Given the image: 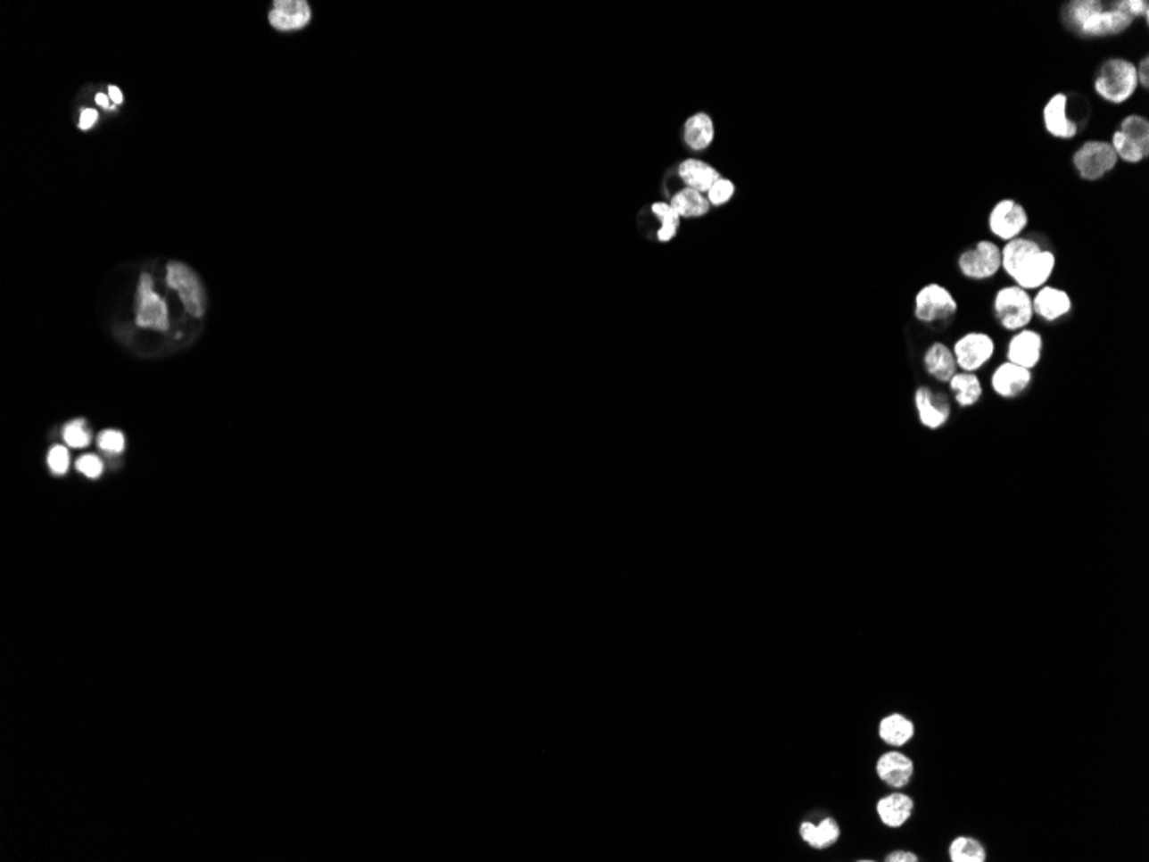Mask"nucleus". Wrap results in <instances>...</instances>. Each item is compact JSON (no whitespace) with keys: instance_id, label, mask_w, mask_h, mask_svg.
<instances>
[{"instance_id":"nucleus-29","label":"nucleus","mask_w":1149,"mask_h":862,"mask_svg":"<svg viewBox=\"0 0 1149 862\" xmlns=\"http://www.w3.org/2000/svg\"><path fill=\"white\" fill-rule=\"evenodd\" d=\"M652 211H654V214H656V216L659 217V219L663 220V228L659 229V240H671V238L674 236V233H676L678 219H680V216L673 211V207H671V205H666V203H656V205L652 207Z\"/></svg>"},{"instance_id":"nucleus-19","label":"nucleus","mask_w":1149,"mask_h":862,"mask_svg":"<svg viewBox=\"0 0 1149 862\" xmlns=\"http://www.w3.org/2000/svg\"><path fill=\"white\" fill-rule=\"evenodd\" d=\"M1072 309V300L1067 291L1054 286L1039 287L1037 294L1032 300V311L1041 319L1054 322L1067 315Z\"/></svg>"},{"instance_id":"nucleus-36","label":"nucleus","mask_w":1149,"mask_h":862,"mask_svg":"<svg viewBox=\"0 0 1149 862\" xmlns=\"http://www.w3.org/2000/svg\"><path fill=\"white\" fill-rule=\"evenodd\" d=\"M96 120H98L96 111H94V109H83V111H81V118H79V128H81L83 131H87V129H90V128L95 124Z\"/></svg>"},{"instance_id":"nucleus-27","label":"nucleus","mask_w":1149,"mask_h":862,"mask_svg":"<svg viewBox=\"0 0 1149 862\" xmlns=\"http://www.w3.org/2000/svg\"><path fill=\"white\" fill-rule=\"evenodd\" d=\"M715 137V128L713 120H709L706 114H695L690 118L687 126H685V138L687 144L690 145L695 150L706 148L707 145L713 142Z\"/></svg>"},{"instance_id":"nucleus-5","label":"nucleus","mask_w":1149,"mask_h":862,"mask_svg":"<svg viewBox=\"0 0 1149 862\" xmlns=\"http://www.w3.org/2000/svg\"><path fill=\"white\" fill-rule=\"evenodd\" d=\"M1117 162H1119V157L1113 146L1110 142H1103V140H1089L1080 145L1072 157L1074 168L1078 170L1079 176L1086 181L1102 179L1108 172L1117 168Z\"/></svg>"},{"instance_id":"nucleus-7","label":"nucleus","mask_w":1149,"mask_h":862,"mask_svg":"<svg viewBox=\"0 0 1149 862\" xmlns=\"http://www.w3.org/2000/svg\"><path fill=\"white\" fill-rule=\"evenodd\" d=\"M958 269L969 279H989L1002 269V250L993 241H980L976 246L960 253Z\"/></svg>"},{"instance_id":"nucleus-2","label":"nucleus","mask_w":1149,"mask_h":862,"mask_svg":"<svg viewBox=\"0 0 1149 862\" xmlns=\"http://www.w3.org/2000/svg\"><path fill=\"white\" fill-rule=\"evenodd\" d=\"M1056 259L1037 241L1015 238L1006 241L1002 250V267L1022 289H1039L1054 274Z\"/></svg>"},{"instance_id":"nucleus-11","label":"nucleus","mask_w":1149,"mask_h":862,"mask_svg":"<svg viewBox=\"0 0 1149 862\" xmlns=\"http://www.w3.org/2000/svg\"><path fill=\"white\" fill-rule=\"evenodd\" d=\"M952 352L963 372H976L993 357L995 343L984 333H969L958 339Z\"/></svg>"},{"instance_id":"nucleus-6","label":"nucleus","mask_w":1149,"mask_h":862,"mask_svg":"<svg viewBox=\"0 0 1149 862\" xmlns=\"http://www.w3.org/2000/svg\"><path fill=\"white\" fill-rule=\"evenodd\" d=\"M995 315L1008 331H1021L1032 320V298L1019 286L1002 287L995 296Z\"/></svg>"},{"instance_id":"nucleus-38","label":"nucleus","mask_w":1149,"mask_h":862,"mask_svg":"<svg viewBox=\"0 0 1149 862\" xmlns=\"http://www.w3.org/2000/svg\"><path fill=\"white\" fill-rule=\"evenodd\" d=\"M109 98H111L114 104H118V105L122 104V94H120V90L118 87H109Z\"/></svg>"},{"instance_id":"nucleus-18","label":"nucleus","mask_w":1149,"mask_h":862,"mask_svg":"<svg viewBox=\"0 0 1149 862\" xmlns=\"http://www.w3.org/2000/svg\"><path fill=\"white\" fill-rule=\"evenodd\" d=\"M915 407L919 411V419H921L922 426H926L930 429L943 427L946 424L948 417H950L948 402L939 394H933L931 389L926 387V385L917 389V393H915Z\"/></svg>"},{"instance_id":"nucleus-35","label":"nucleus","mask_w":1149,"mask_h":862,"mask_svg":"<svg viewBox=\"0 0 1149 862\" xmlns=\"http://www.w3.org/2000/svg\"><path fill=\"white\" fill-rule=\"evenodd\" d=\"M1136 71H1137V81H1139V85H1141L1143 88H1148L1149 87L1148 55H1145V57H1143V59L1139 61V66H1136Z\"/></svg>"},{"instance_id":"nucleus-1","label":"nucleus","mask_w":1149,"mask_h":862,"mask_svg":"<svg viewBox=\"0 0 1149 862\" xmlns=\"http://www.w3.org/2000/svg\"><path fill=\"white\" fill-rule=\"evenodd\" d=\"M1128 2H1113L1106 7L1098 0H1074L1062 9V21L1079 37L1095 38L1119 35L1134 23Z\"/></svg>"},{"instance_id":"nucleus-21","label":"nucleus","mask_w":1149,"mask_h":862,"mask_svg":"<svg viewBox=\"0 0 1149 862\" xmlns=\"http://www.w3.org/2000/svg\"><path fill=\"white\" fill-rule=\"evenodd\" d=\"M924 367L928 374H931L934 379L941 383H950V379L957 374V361L954 352L943 343H934L928 348L924 355Z\"/></svg>"},{"instance_id":"nucleus-3","label":"nucleus","mask_w":1149,"mask_h":862,"mask_svg":"<svg viewBox=\"0 0 1149 862\" xmlns=\"http://www.w3.org/2000/svg\"><path fill=\"white\" fill-rule=\"evenodd\" d=\"M1137 87L1136 64L1122 57L1104 61L1095 79V92L1110 104H1124L1136 94Z\"/></svg>"},{"instance_id":"nucleus-10","label":"nucleus","mask_w":1149,"mask_h":862,"mask_svg":"<svg viewBox=\"0 0 1149 862\" xmlns=\"http://www.w3.org/2000/svg\"><path fill=\"white\" fill-rule=\"evenodd\" d=\"M136 324L157 331H168L169 317L166 302L153 291V281L144 274L136 293Z\"/></svg>"},{"instance_id":"nucleus-39","label":"nucleus","mask_w":1149,"mask_h":862,"mask_svg":"<svg viewBox=\"0 0 1149 862\" xmlns=\"http://www.w3.org/2000/svg\"><path fill=\"white\" fill-rule=\"evenodd\" d=\"M95 102L96 104H98V105H100V107H105V109H114V105H111V104H109V102H111V98H109V96L107 95H103V94H96Z\"/></svg>"},{"instance_id":"nucleus-28","label":"nucleus","mask_w":1149,"mask_h":862,"mask_svg":"<svg viewBox=\"0 0 1149 862\" xmlns=\"http://www.w3.org/2000/svg\"><path fill=\"white\" fill-rule=\"evenodd\" d=\"M948 854L954 862H984L988 858L981 841L971 837H958L954 840L948 849Z\"/></svg>"},{"instance_id":"nucleus-16","label":"nucleus","mask_w":1149,"mask_h":862,"mask_svg":"<svg viewBox=\"0 0 1149 862\" xmlns=\"http://www.w3.org/2000/svg\"><path fill=\"white\" fill-rule=\"evenodd\" d=\"M876 773L886 785L893 789H904L909 785L913 775V763L909 756L898 750H889L878 759Z\"/></svg>"},{"instance_id":"nucleus-20","label":"nucleus","mask_w":1149,"mask_h":862,"mask_svg":"<svg viewBox=\"0 0 1149 862\" xmlns=\"http://www.w3.org/2000/svg\"><path fill=\"white\" fill-rule=\"evenodd\" d=\"M876 809L883 825L889 828H900L902 825L907 823V819L913 811V800L902 792H895L883 797L878 802Z\"/></svg>"},{"instance_id":"nucleus-25","label":"nucleus","mask_w":1149,"mask_h":862,"mask_svg":"<svg viewBox=\"0 0 1149 862\" xmlns=\"http://www.w3.org/2000/svg\"><path fill=\"white\" fill-rule=\"evenodd\" d=\"M950 389L960 407H972L982 396L981 381L974 372H960L950 379Z\"/></svg>"},{"instance_id":"nucleus-4","label":"nucleus","mask_w":1149,"mask_h":862,"mask_svg":"<svg viewBox=\"0 0 1149 862\" xmlns=\"http://www.w3.org/2000/svg\"><path fill=\"white\" fill-rule=\"evenodd\" d=\"M1110 144L1119 161L1139 164L1149 155V120L1137 114L1127 116L1113 133Z\"/></svg>"},{"instance_id":"nucleus-8","label":"nucleus","mask_w":1149,"mask_h":862,"mask_svg":"<svg viewBox=\"0 0 1149 862\" xmlns=\"http://www.w3.org/2000/svg\"><path fill=\"white\" fill-rule=\"evenodd\" d=\"M957 302L952 293L941 285H928L915 294V317L921 322L933 324L948 320L957 313Z\"/></svg>"},{"instance_id":"nucleus-14","label":"nucleus","mask_w":1149,"mask_h":862,"mask_svg":"<svg viewBox=\"0 0 1149 862\" xmlns=\"http://www.w3.org/2000/svg\"><path fill=\"white\" fill-rule=\"evenodd\" d=\"M310 7L305 0H276L269 14V21L279 31L300 29L310 23Z\"/></svg>"},{"instance_id":"nucleus-26","label":"nucleus","mask_w":1149,"mask_h":862,"mask_svg":"<svg viewBox=\"0 0 1149 862\" xmlns=\"http://www.w3.org/2000/svg\"><path fill=\"white\" fill-rule=\"evenodd\" d=\"M671 207L678 216L697 217L704 216L709 209V202L702 196V193L695 192L692 188L682 190L676 193L671 200Z\"/></svg>"},{"instance_id":"nucleus-17","label":"nucleus","mask_w":1149,"mask_h":862,"mask_svg":"<svg viewBox=\"0 0 1149 862\" xmlns=\"http://www.w3.org/2000/svg\"><path fill=\"white\" fill-rule=\"evenodd\" d=\"M1030 379H1032V374L1029 369L1006 361L995 370L991 377V385L998 396L1015 398L1029 387Z\"/></svg>"},{"instance_id":"nucleus-24","label":"nucleus","mask_w":1149,"mask_h":862,"mask_svg":"<svg viewBox=\"0 0 1149 862\" xmlns=\"http://www.w3.org/2000/svg\"><path fill=\"white\" fill-rule=\"evenodd\" d=\"M880 737L891 747H902L913 737V723L898 713L889 715L880 723Z\"/></svg>"},{"instance_id":"nucleus-30","label":"nucleus","mask_w":1149,"mask_h":862,"mask_svg":"<svg viewBox=\"0 0 1149 862\" xmlns=\"http://www.w3.org/2000/svg\"><path fill=\"white\" fill-rule=\"evenodd\" d=\"M64 439L72 448H85L90 443V434L85 427L83 420H74L66 426Z\"/></svg>"},{"instance_id":"nucleus-34","label":"nucleus","mask_w":1149,"mask_h":862,"mask_svg":"<svg viewBox=\"0 0 1149 862\" xmlns=\"http://www.w3.org/2000/svg\"><path fill=\"white\" fill-rule=\"evenodd\" d=\"M733 190H735V188H733L732 181L719 179V181L715 183V186L709 190V202H711V203H715V205H723L724 202H728V200L732 198Z\"/></svg>"},{"instance_id":"nucleus-13","label":"nucleus","mask_w":1149,"mask_h":862,"mask_svg":"<svg viewBox=\"0 0 1149 862\" xmlns=\"http://www.w3.org/2000/svg\"><path fill=\"white\" fill-rule=\"evenodd\" d=\"M1067 104L1065 94H1054L1043 109L1045 129L1058 140H1072L1079 133L1078 124L1067 118Z\"/></svg>"},{"instance_id":"nucleus-33","label":"nucleus","mask_w":1149,"mask_h":862,"mask_svg":"<svg viewBox=\"0 0 1149 862\" xmlns=\"http://www.w3.org/2000/svg\"><path fill=\"white\" fill-rule=\"evenodd\" d=\"M76 467H78V470H79L81 474H85V476H87V477H90V479L100 477V476H102V470H103L102 461L94 455L81 456V458L78 460Z\"/></svg>"},{"instance_id":"nucleus-9","label":"nucleus","mask_w":1149,"mask_h":862,"mask_svg":"<svg viewBox=\"0 0 1149 862\" xmlns=\"http://www.w3.org/2000/svg\"><path fill=\"white\" fill-rule=\"evenodd\" d=\"M1028 224H1029V216H1028L1026 209L1019 202H1015L1012 198L1000 200L991 209L989 217H988L989 231L996 238L1004 241L1019 238L1021 233L1028 228Z\"/></svg>"},{"instance_id":"nucleus-15","label":"nucleus","mask_w":1149,"mask_h":862,"mask_svg":"<svg viewBox=\"0 0 1149 862\" xmlns=\"http://www.w3.org/2000/svg\"><path fill=\"white\" fill-rule=\"evenodd\" d=\"M1043 353V337L1036 331L1021 329L1008 343L1006 357L1010 363L1021 365L1024 369H1032L1039 363Z\"/></svg>"},{"instance_id":"nucleus-12","label":"nucleus","mask_w":1149,"mask_h":862,"mask_svg":"<svg viewBox=\"0 0 1149 862\" xmlns=\"http://www.w3.org/2000/svg\"><path fill=\"white\" fill-rule=\"evenodd\" d=\"M168 285L176 289L185 303V309L194 317L203 315V293L196 274L181 262L168 265Z\"/></svg>"},{"instance_id":"nucleus-22","label":"nucleus","mask_w":1149,"mask_h":862,"mask_svg":"<svg viewBox=\"0 0 1149 862\" xmlns=\"http://www.w3.org/2000/svg\"><path fill=\"white\" fill-rule=\"evenodd\" d=\"M800 835L811 847L824 849L833 845L839 839V823L833 817H826L819 825L806 821L800 826Z\"/></svg>"},{"instance_id":"nucleus-32","label":"nucleus","mask_w":1149,"mask_h":862,"mask_svg":"<svg viewBox=\"0 0 1149 862\" xmlns=\"http://www.w3.org/2000/svg\"><path fill=\"white\" fill-rule=\"evenodd\" d=\"M98 446L109 453H120L124 450V435L120 431H103L98 435Z\"/></svg>"},{"instance_id":"nucleus-31","label":"nucleus","mask_w":1149,"mask_h":862,"mask_svg":"<svg viewBox=\"0 0 1149 862\" xmlns=\"http://www.w3.org/2000/svg\"><path fill=\"white\" fill-rule=\"evenodd\" d=\"M48 467H50V470H52V472H55L57 476H61V474H66V472H68V468H70V453H68V450H66L64 446H55V448H52V450H50V453H48Z\"/></svg>"},{"instance_id":"nucleus-23","label":"nucleus","mask_w":1149,"mask_h":862,"mask_svg":"<svg viewBox=\"0 0 1149 862\" xmlns=\"http://www.w3.org/2000/svg\"><path fill=\"white\" fill-rule=\"evenodd\" d=\"M680 176L689 185V188H692V190L698 193L709 192L715 186V183L721 179L718 170H715V169L709 168V166H706L704 162H698V161L683 162L680 166Z\"/></svg>"},{"instance_id":"nucleus-37","label":"nucleus","mask_w":1149,"mask_h":862,"mask_svg":"<svg viewBox=\"0 0 1149 862\" xmlns=\"http://www.w3.org/2000/svg\"><path fill=\"white\" fill-rule=\"evenodd\" d=\"M886 861H888V862H917V861H919V858H917V856H915V854H912V852H907V850H897V852H893V854H889V856H888V858H886Z\"/></svg>"}]
</instances>
